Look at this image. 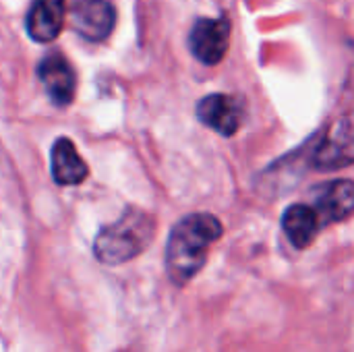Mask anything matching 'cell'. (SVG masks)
Wrapping results in <instances>:
<instances>
[{
    "mask_svg": "<svg viewBox=\"0 0 354 352\" xmlns=\"http://www.w3.org/2000/svg\"><path fill=\"white\" fill-rule=\"evenodd\" d=\"M50 166H52V178L60 187L81 185L89 174V168H87L85 160L77 154L75 143L71 139H66V137L56 139V143L52 145Z\"/></svg>",
    "mask_w": 354,
    "mask_h": 352,
    "instance_id": "10",
    "label": "cell"
},
{
    "mask_svg": "<svg viewBox=\"0 0 354 352\" xmlns=\"http://www.w3.org/2000/svg\"><path fill=\"white\" fill-rule=\"evenodd\" d=\"M311 162L317 170H338L354 164V112L344 114L330 127Z\"/></svg>",
    "mask_w": 354,
    "mask_h": 352,
    "instance_id": "3",
    "label": "cell"
},
{
    "mask_svg": "<svg viewBox=\"0 0 354 352\" xmlns=\"http://www.w3.org/2000/svg\"><path fill=\"white\" fill-rule=\"evenodd\" d=\"M230 46V21L226 17L218 19H197L189 33V48L193 56L203 64H218Z\"/></svg>",
    "mask_w": 354,
    "mask_h": 352,
    "instance_id": "4",
    "label": "cell"
},
{
    "mask_svg": "<svg viewBox=\"0 0 354 352\" xmlns=\"http://www.w3.org/2000/svg\"><path fill=\"white\" fill-rule=\"evenodd\" d=\"M322 226H330L346 220L354 212V183L353 180H334L328 183L315 199L313 205Z\"/></svg>",
    "mask_w": 354,
    "mask_h": 352,
    "instance_id": "8",
    "label": "cell"
},
{
    "mask_svg": "<svg viewBox=\"0 0 354 352\" xmlns=\"http://www.w3.org/2000/svg\"><path fill=\"white\" fill-rule=\"evenodd\" d=\"M64 15H66L64 0H33L25 23L27 35L37 44L56 39L64 27Z\"/></svg>",
    "mask_w": 354,
    "mask_h": 352,
    "instance_id": "9",
    "label": "cell"
},
{
    "mask_svg": "<svg viewBox=\"0 0 354 352\" xmlns=\"http://www.w3.org/2000/svg\"><path fill=\"white\" fill-rule=\"evenodd\" d=\"M116 23L114 6L108 0H73L71 25L87 41H104Z\"/></svg>",
    "mask_w": 354,
    "mask_h": 352,
    "instance_id": "5",
    "label": "cell"
},
{
    "mask_svg": "<svg viewBox=\"0 0 354 352\" xmlns=\"http://www.w3.org/2000/svg\"><path fill=\"white\" fill-rule=\"evenodd\" d=\"M37 77L54 106L64 108L73 102L77 89V75L62 54L54 52L41 58V62L37 64Z\"/></svg>",
    "mask_w": 354,
    "mask_h": 352,
    "instance_id": "7",
    "label": "cell"
},
{
    "mask_svg": "<svg viewBox=\"0 0 354 352\" xmlns=\"http://www.w3.org/2000/svg\"><path fill=\"white\" fill-rule=\"evenodd\" d=\"M243 116H245V106L243 100L236 95L212 93L197 104V118L205 127H209L212 131L224 137H230L239 131Z\"/></svg>",
    "mask_w": 354,
    "mask_h": 352,
    "instance_id": "6",
    "label": "cell"
},
{
    "mask_svg": "<svg viewBox=\"0 0 354 352\" xmlns=\"http://www.w3.org/2000/svg\"><path fill=\"white\" fill-rule=\"evenodd\" d=\"M282 228L286 239L297 249H307L315 241L319 230H324L313 205H305V203H295L284 212Z\"/></svg>",
    "mask_w": 354,
    "mask_h": 352,
    "instance_id": "11",
    "label": "cell"
},
{
    "mask_svg": "<svg viewBox=\"0 0 354 352\" xmlns=\"http://www.w3.org/2000/svg\"><path fill=\"white\" fill-rule=\"evenodd\" d=\"M156 237V220L139 207H127L122 216L100 228L93 239V257L102 266H122L139 257Z\"/></svg>",
    "mask_w": 354,
    "mask_h": 352,
    "instance_id": "2",
    "label": "cell"
},
{
    "mask_svg": "<svg viewBox=\"0 0 354 352\" xmlns=\"http://www.w3.org/2000/svg\"><path fill=\"white\" fill-rule=\"evenodd\" d=\"M222 224L212 214H191L178 220L166 243V274L174 286H187L205 266L209 247L222 237Z\"/></svg>",
    "mask_w": 354,
    "mask_h": 352,
    "instance_id": "1",
    "label": "cell"
}]
</instances>
